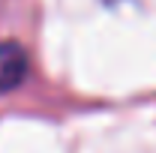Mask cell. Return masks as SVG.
Listing matches in <instances>:
<instances>
[{
	"instance_id": "obj_1",
	"label": "cell",
	"mask_w": 156,
	"mask_h": 153,
	"mask_svg": "<svg viewBox=\"0 0 156 153\" xmlns=\"http://www.w3.org/2000/svg\"><path fill=\"white\" fill-rule=\"evenodd\" d=\"M27 78V51L18 42H0V93L15 90Z\"/></svg>"
}]
</instances>
